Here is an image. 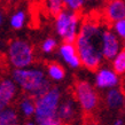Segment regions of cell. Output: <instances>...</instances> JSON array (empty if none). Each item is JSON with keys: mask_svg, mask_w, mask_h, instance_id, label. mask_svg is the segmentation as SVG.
Here are the masks:
<instances>
[{"mask_svg": "<svg viewBox=\"0 0 125 125\" xmlns=\"http://www.w3.org/2000/svg\"><path fill=\"white\" fill-rule=\"evenodd\" d=\"M46 75L51 80L54 82H60L64 79L65 77V70L64 68L57 63V62H49L46 67Z\"/></svg>", "mask_w": 125, "mask_h": 125, "instance_id": "obj_15", "label": "cell"}, {"mask_svg": "<svg viewBox=\"0 0 125 125\" xmlns=\"http://www.w3.org/2000/svg\"><path fill=\"white\" fill-rule=\"evenodd\" d=\"M80 17L78 13L64 9L55 17V31L65 44H75L79 33Z\"/></svg>", "mask_w": 125, "mask_h": 125, "instance_id": "obj_5", "label": "cell"}, {"mask_svg": "<svg viewBox=\"0 0 125 125\" xmlns=\"http://www.w3.org/2000/svg\"><path fill=\"white\" fill-rule=\"evenodd\" d=\"M119 76L108 67H103L96 70L94 77V85L100 90H111L119 85Z\"/></svg>", "mask_w": 125, "mask_h": 125, "instance_id": "obj_8", "label": "cell"}, {"mask_svg": "<svg viewBox=\"0 0 125 125\" xmlns=\"http://www.w3.org/2000/svg\"><path fill=\"white\" fill-rule=\"evenodd\" d=\"M19 108L21 114L24 117H32V116L34 117V114H36V99L32 98L29 94H25L20 100Z\"/></svg>", "mask_w": 125, "mask_h": 125, "instance_id": "obj_14", "label": "cell"}, {"mask_svg": "<svg viewBox=\"0 0 125 125\" xmlns=\"http://www.w3.org/2000/svg\"><path fill=\"white\" fill-rule=\"evenodd\" d=\"M57 47V40L53 37H48V38H46L42 44V51L44 53L46 54H49L54 52Z\"/></svg>", "mask_w": 125, "mask_h": 125, "instance_id": "obj_20", "label": "cell"}, {"mask_svg": "<svg viewBox=\"0 0 125 125\" xmlns=\"http://www.w3.org/2000/svg\"><path fill=\"white\" fill-rule=\"evenodd\" d=\"M19 115L15 109L8 108L0 111V125H17Z\"/></svg>", "mask_w": 125, "mask_h": 125, "instance_id": "obj_17", "label": "cell"}, {"mask_svg": "<svg viewBox=\"0 0 125 125\" xmlns=\"http://www.w3.org/2000/svg\"><path fill=\"white\" fill-rule=\"evenodd\" d=\"M17 125H20V124H17Z\"/></svg>", "mask_w": 125, "mask_h": 125, "instance_id": "obj_28", "label": "cell"}, {"mask_svg": "<svg viewBox=\"0 0 125 125\" xmlns=\"http://www.w3.org/2000/svg\"><path fill=\"white\" fill-rule=\"evenodd\" d=\"M27 22V13L24 9H17L11 14L9 19V24L14 30H20L25 25Z\"/></svg>", "mask_w": 125, "mask_h": 125, "instance_id": "obj_16", "label": "cell"}, {"mask_svg": "<svg viewBox=\"0 0 125 125\" xmlns=\"http://www.w3.org/2000/svg\"><path fill=\"white\" fill-rule=\"evenodd\" d=\"M24 125H37V123L33 122V121H28V122H25V124Z\"/></svg>", "mask_w": 125, "mask_h": 125, "instance_id": "obj_25", "label": "cell"}, {"mask_svg": "<svg viewBox=\"0 0 125 125\" xmlns=\"http://www.w3.org/2000/svg\"><path fill=\"white\" fill-rule=\"evenodd\" d=\"M103 30L95 21L87 20L82 23L75 45L82 65L88 70H98L103 60L101 53V37Z\"/></svg>", "mask_w": 125, "mask_h": 125, "instance_id": "obj_1", "label": "cell"}, {"mask_svg": "<svg viewBox=\"0 0 125 125\" xmlns=\"http://www.w3.org/2000/svg\"><path fill=\"white\" fill-rule=\"evenodd\" d=\"M19 92V87L11 78H5L0 82V111L10 108Z\"/></svg>", "mask_w": 125, "mask_h": 125, "instance_id": "obj_9", "label": "cell"}, {"mask_svg": "<svg viewBox=\"0 0 125 125\" xmlns=\"http://www.w3.org/2000/svg\"><path fill=\"white\" fill-rule=\"evenodd\" d=\"M113 63V70H114L118 76L125 73V49H122L121 52L117 54V56L111 61Z\"/></svg>", "mask_w": 125, "mask_h": 125, "instance_id": "obj_18", "label": "cell"}, {"mask_svg": "<svg viewBox=\"0 0 125 125\" xmlns=\"http://www.w3.org/2000/svg\"><path fill=\"white\" fill-rule=\"evenodd\" d=\"M73 93H75L77 103L84 111L91 113L96 108L99 102V96L94 86L91 83H88L86 80L76 82L73 86Z\"/></svg>", "mask_w": 125, "mask_h": 125, "instance_id": "obj_6", "label": "cell"}, {"mask_svg": "<svg viewBox=\"0 0 125 125\" xmlns=\"http://www.w3.org/2000/svg\"><path fill=\"white\" fill-rule=\"evenodd\" d=\"M114 125H124V122H123V119H121V118H117V119L114 122Z\"/></svg>", "mask_w": 125, "mask_h": 125, "instance_id": "obj_23", "label": "cell"}, {"mask_svg": "<svg viewBox=\"0 0 125 125\" xmlns=\"http://www.w3.org/2000/svg\"><path fill=\"white\" fill-rule=\"evenodd\" d=\"M7 59L14 69H27L34 61L33 47L24 39H14L8 45Z\"/></svg>", "mask_w": 125, "mask_h": 125, "instance_id": "obj_4", "label": "cell"}, {"mask_svg": "<svg viewBox=\"0 0 125 125\" xmlns=\"http://www.w3.org/2000/svg\"><path fill=\"white\" fill-rule=\"evenodd\" d=\"M11 79L17 87L34 99L42 96L52 88L51 79L40 68L14 69L11 71Z\"/></svg>", "mask_w": 125, "mask_h": 125, "instance_id": "obj_2", "label": "cell"}, {"mask_svg": "<svg viewBox=\"0 0 125 125\" xmlns=\"http://www.w3.org/2000/svg\"><path fill=\"white\" fill-rule=\"evenodd\" d=\"M104 14L110 22H118L125 19V1L113 0L107 4L104 8Z\"/></svg>", "mask_w": 125, "mask_h": 125, "instance_id": "obj_11", "label": "cell"}, {"mask_svg": "<svg viewBox=\"0 0 125 125\" xmlns=\"http://www.w3.org/2000/svg\"><path fill=\"white\" fill-rule=\"evenodd\" d=\"M123 49H125V42H123Z\"/></svg>", "mask_w": 125, "mask_h": 125, "instance_id": "obj_27", "label": "cell"}, {"mask_svg": "<svg viewBox=\"0 0 125 125\" xmlns=\"http://www.w3.org/2000/svg\"><path fill=\"white\" fill-rule=\"evenodd\" d=\"M86 125H96V124H95V123H93V122H92V123H87Z\"/></svg>", "mask_w": 125, "mask_h": 125, "instance_id": "obj_26", "label": "cell"}, {"mask_svg": "<svg viewBox=\"0 0 125 125\" xmlns=\"http://www.w3.org/2000/svg\"><path fill=\"white\" fill-rule=\"evenodd\" d=\"M47 10L52 16L56 17L59 14H61L62 11L64 10V1L62 0H49L47 1Z\"/></svg>", "mask_w": 125, "mask_h": 125, "instance_id": "obj_19", "label": "cell"}, {"mask_svg": "<svg viewBox=\"0 0 125 125\" xmlns=\"http://www.w3.org/2000/svg\"><path fill=\"white\" fill-rule=\"evenodd\" d=\"M2 24H4V13H2V10L0 9V28H1Z\"/></svg>", "mask_w": 125, "mask_h": 125, "instance_id": "obj_24", "label": "cell"}, {"mask_svg": "<svg viewBox=\"0 0 125 125\" xmlns=\"http://www.w3.org/2000/svg\"><path fill=\"white\" fill-rule=\"evenodd\" d=\"M104 99L107 106L110 109H119L125 104V94L119 87L108 90Z\"/></svg>", "mask_w": 125, "mask_h": 125, "instance_id": "obj_13", "label": "cell"}, {"mask_svg": "<svg viewBox=\"0 0 125 125\" xmlns=\"http://www.w3.org/2000/svg\"><path fill=\"white\" fill-rule=\"evenodd\" d=\"M113 31L119 39H123L125 42V19L121 20L118 22H115L113 24Z\"/></svg>", "mask_w": 125, "mask_h": 125, "instance_id": "obj_21", "label": "cell"}, {"mask_svg": "<svg viewBox=\"0 0 125 125\" xmlns=\"http://www.w3.org/2000/svg\"><path fill=\"white\" fill-rule=\"evenodd\" d=\"M62 101V91L52 87L46 94L36 99L34 122L37 125H64L59 117V107Z\"/></svg>", "mask_w": 125, "mask_h": 125, "instance_id": "obj_3", "label": "cell"}, {"mask_svg": "<svg viewBox=\"0 0 125 125\" xmlns=\"http://www.w3.org/2000/svg\"><path fill=\"white\" fill-rule=\"evenodd\" d=\"M121 51L122 44L116 33L109 29L103 30L102 37H101V53L103 59L113 61Z\"/></svg>", "mask_w": 125, "mask_h": 125, "instance_id": "obj_7", "label": "cell"}, {"mask_svg": "<svg viewBox=\"0 0 125 125\" xmlns=\"http://www.w3.org/2000/svg\"><path fill=\"white\" fill-rule=\"evenodd\" d=\"M64 6L68 8V10L77 13V10H79L84 6V1L83 0H64Z\"/></svg>", "mask_w": 125, "mask_h": 125, "instance_id": "obj_22", "label": "cell"}, {"mask_svg": "<svg viewBox=\"0 0 125 125\" xmlns=\"http://www.w3.org/2000/svg\"><path fill=\"white\" fill-rule=\"evenodd\" d=\"M77 113L76 101L72 98L63 99L59 107V117L64 124H68L75 118Z\"/></svg>", "mask_w": 125, "mask_h": 125, "instance_id": "obj_12", "label": "cell"}, {"mask_svg": "<svg viewBox=\"0 0 125 125\" xmlns=\"http://www.w3.org/2000/svg\"><path fill=\"white\" fill-rule=\"evenodd\" d=\"M59 55L70 68L77 69L82 65L79 55H78V52H77V47L75 44H65V42H63L59 47Z\"/></svg>", "mask_w": 125, "mask_h": 125, "instance_id": "obj_10", "label": "cell"}]
</instances>
